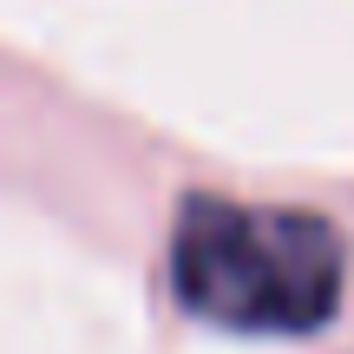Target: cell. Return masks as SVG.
<instances>
[{
  "mask_svg": "<svg viewBox=\"0 0 354 354\" xmlns=\"http://www.w3.org/2000/svg\"><path fill=\"white\" fill-rule=\"evenodd\" d=\"M171 289L236 335H315L342 308L348 243L315 210L190 197L171 236Z\"/></svg>",
  "mask_w": 354,
  "mask_h": 354,
  "instance_id": "1",
  "label": "cell"
}]
</instances>
